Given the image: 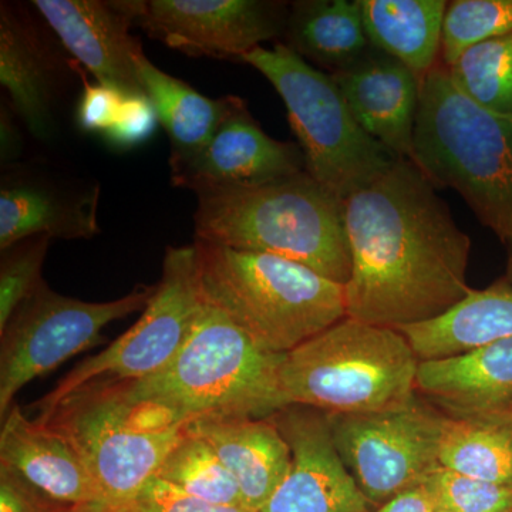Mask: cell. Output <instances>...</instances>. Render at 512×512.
Listing matches in <instances>:
<instances>
[{"instance_id": "28", "label": "cell", "mask_w": 512, "mask_h": 512, "mask_svg": "<svg viewBox=\"0 0 512 512\" xmlns=\"http://www.w3.org/2000/svg\"><path fill=\"white\" fill-rule=\"evenodd\" d=\"M447 70L458 89L480 106L512 113V32L471 47Z\"/></svg>"}, {"instance_id": "11", "label": "cell", "mask_w": 512, "mask_h": 512, "mask_svg": "<svg viewBox=\"0 0 512 512\" xmlns=\"http://www.w3.org/2000/svg\"><path fill=\"white\" fill-rule=\"evenodd\" d=\"M446 414L421 402L389 412L329 414L333 446L370 505L426 484L440 466Z\"/></svg>"}, {"instance_id": "3", "label": "cell", "mask_w": 512, "mask_h": 512, "mask_svg": "<svg viewBox=\"0 0 512 512\" xmlns=\"http://www.w3.org/2000/svg\"><path fill=\"white\" fill-rule=\"evenodd\" d=\"M412 161L436 188H451L507 248L512 286V113L461 92L443 64L420 84Z\"/></svg>"}, {"instance_id": "17", "label": "cell", "mask_w": 512, "mask_h": 512, "mask_svg": "<svg viewBox=\"0 0 512 512\" xmlns=\"http://www.w3.org/2000/svg\"><path fill=\"white\" fill-rule=\"evenodd\" d=\"M332 77L360 127L393 156L412 160L419 77L375 47Z\"/></svg>"}, {"instance_id": "5", "label": "cell", "mask_w": 512, "mask_h": 512, "mask_svg": "<svg viewBox=\"0 0 512 512\" xmlns=\"http://www.w3.org/2000/svg\"><path fill=\"white\" fill-rule=\"evenodd\" d=\"M204 301L259 348L286 355L348 316L345 285L281 256L195 241Z\"/></svg>"}, {"instance_id": "14", "label": "cell", "mask_w": 512, "mask_h": 512, "mask_svg": "<svg viewBox=\"0 0 512 512\" xmlns=\"http://www.w3.org/2000/svg\"><path fill=\"white\" fill-rule=\"evenodd\" d=\"M271 420L288 441L292 463L259 512H372L333 446L328 413L288 406Z\"/></svg>"}, {"instance_id": "6", "label": "cell", "mask_w": 512, "mask_h": 512, "mask_svg": "<svg viewBox=\"0 0 512 512\" xmlns=\"http://www.w3.org/2000/svg\"><path fill=\"white\" fill-rule=\"evenodd\" d=\"M419 365L402 332L346 316L286 353L279 383L286 407L328 414L389 412L416 399Z\"/></svg>"}, {"instance_id": "4", "label": "cell", "mask_w": 512, "mask_h": 512, "mask_svg": "<svg viewBox=\"0 0 512 512\" xmlns=\"http://www.w3.org/2000/svg\"><path fill=\"white\" fill-rule=\"evenodd\" d=\"M195 241L281 256L348 284L343 202L303 171L274 183L198 192Z\"/></svg>"}, {"instance_id": "19", "label": "cell", "mask_w": 512, "mask_h": 512, "mask_svg": "<svg viewBox=\"0 0 512 512\" xmlns=\"http://www.w3.org/2000/svg\"><path fill=\"white\" fill-rule=\"evenodd\" d=\"M62 70L35 23L9 3L0 6V83L36 140L56 131L55 107Z\"/></svg>"}, {"instance_id": "26", "label": "cell", "mask_w": 512, "mask_h": 512, "mask_svg": "<svg viewBox=\"0 0 512 512\" xmlns=\"http://www.w3.org/2000/svg\"><path fill=\"white\" fill-rule=\"evenodd\" d=\"M440 466L461 476L512 485V409L473 416L446 414Z\"/></svg>"}, {"instance_id": "30", "label": "cell", "mask_w": 512, "mask_h": 512, "mask_svg": "<svg viewBox=\"0 0 512 512\" xmlns=\"http://www.w3.org/2000/svg\"><path fill=\"white\" fill-rule=\"evenodd\" d=\"M52 238L37 235L16 242L0 258V330L13 312L42 284V269Z\"/></svg>"}, {"instance_id": "20", "label": "cell", "mask_w": 512, "mask_h": 512, "mask_svg": "<svg viewBox=\"0 0 512 512\" xmlns=\"http://www.w3.org/2000/svg\"><path fill=\"white\" fill-rule=\"evenodd\" d=\"M188 430L217 454L249 510L261 511L291 468V448L271 417H204L188 423Z\"/></svg>"}, {"instance_id": "21", "label": "cell", "mask_w": 512, "mask_h": 512, "mask_svg": "<svg viewBox=\"0 0 512 512\" xmlns=\"http://www.w3.org/2000/svg\"><path fill=\"white\" fill-rule=\"evenodd\" d=\"M416 389L446 409L448 416L512 409V338L420 362Z\"/></svg>"}, {"instance_id": "2", "label": "cell", "mask_w": 512, "mask_h": 512, "mask_svg": "<svg viewBox=\"0 0 512 512\" xmlns=\"http://www.w3.org/2000/svg\"><path fill=\"white\" fill-rule=\"evenodd\" d=\"M284 356L259 348L205 302L183 348L164 369L121 383L130 402L173 426L211 416L266 419L286 407L279 383Z\"/></svg>"}, {"instance_id": "36", "label": "cell", "mask_w": 512, "mask_h": 512, "mask_svg": "<svg viewBox=\"0 0 512 512\" xmlns=\"http://www.w3.org/2000/svg\"><path fill=\"white\" fill-rule=\"evenodd\" d=\"M23 140L12 110L2 106L0 110V161L3 167L18 160L22 154Z\"/></svg>"}, {"instance_id": "24", "label": "cell", "mask_w": 512, "mask_h": 512, "mask_svg": "<svg viewBox=\"0 0 512 512\" xmlns=\"http://www.w3.org/2000/svg\"><path fill=\"white\" fill-rule=\"evenodd\" d=\"M370 43L423 80L440 64L446 0H359Z\"/></svg>"}, {"instance_id": "16", "label": "cell", "mask_w": 512, "mask_h": 512, "mask_svg": "<svg viewBox=\"0 0 512 512\" xmlns=\"http://www.w3.org/2000/svg\"><path fill=\"white\" fill-rule=\"evenodd\" d=\"M99 198L97 184L9 170L0 185V251L37 235L96 237L100 234Z\"/></svg>"}, {"instance_id": "13", "label": "cell", "mask_w": 512, "mask_h": 512, "mask_svg": "<svg viewBox=\"0 0 512 512\" xmlns=\"http://www.w3.org/2000/svg\"><path fill=\"white\" fill-rule=\"evenodd\" d=\"M170 168L174 187L195 194L274 183L306 171L301 147L268 136L241 97L211 140L190 156L170 158Z\"/></svg>"}, {"instance_id": "23", "label": "cell", "mask_w": 512, "mask_h": 512, "mask_svg": "<svg viewBox=\"0 0 512 512\" xmlns=\"http://www.w3.org/2000/svg\"><path fill=\"white\" fill-rule=\"evenodd\" d=\"M284 45L329 74L342 72L373 49L359 0L289 3Z\"/></svg>"}, {"instance_id": "37", "label": "cell", "mask_w": 512, "mask_h": 512, "mask_svg": "<svg viewBox=\"0 0 512 512\" xmlns=\"http://www.w3.org/2000/svg\"><path fill=\"white\" fill-rule=\"evenodd\" d=\"M436 508L437 505L426 485H420L379 505L377 510L372 512H434Z\"/></svg>"}, {"instance_id": "15", "label": "cell", "mask_w": 512, "mask_h": 512, "mask_svg": "<svg viewBox=\"0 0 512 512\" xmlns=\"http://www.w3.org/2000/svg\"><path fill=\"white\" fill-rule=\"evenodd\" d=\"M30 5L97 83L124 94H146L136 63L143 47L131 36L134 22L123 0H33Z\"/></svg>"}, {"instance_id": "31", "label": "cell", "mask_w": 512, "mask_h": 512, "mask_svg": "<svg viewBox=\"0 0 512 512\" xmlns=\"http://www.w3.org/2000/svg\"><path fill=\"white\" fill-rule=\"evenodd\" d=\"M437 508L451 512H512V485L488 483L440 467L426 481Z\"/></svg>"}, {"instance_id": "10", "label": "cell", "mask_w": 512, "mask_h": 512, "mask_svg": "<svg viewBox=\"0 0 512 512\" xmlns=\"http://www.w3.org/2000/svg\"><path fill=\"white\" fill-rule=\"evenodd\" d=\"M156 285H138L116 301L86 302L60 295L45 281L0 330V419L23 387L104 342L103 329L143 312Z\"/></svg>"}, {"instance_id": "29", "label": "cell", "mask_w": 512, "mask_h": 512, "mask_svg": "<svg viewBox=\"0 0 512 512\" xmlns=\"http://www.w3.org/2000/svg\"><path fill=\"white\" fill-rule=\"evenodd\" d=\"M512 32V0H451L441 29L440 63L453 66L471 47Z\"/></svg>"}, {"instance_id": "7", "label": "cell", "mask_w": 512, "mask_h": 512, "mask_svg": "<svg viewBox=\"0 0 512 512\" xmlns=\"http://www.w3.org/2000/svg\"><path fill=\"white\" fill-rule=\"evenodd\" d=\"M241 63L258 70L284 100L306 173L339 201L372 183L396 160L357 123L332 74L284 43L256 47Z\"/></svg>"}, {"instance_id": "34", "label": "cell", "mask_w": 512, "mask_h": 512, "mask_svg": "<svg viewBox=\"0 0 512 512\" xmlns=\"http://www.w3.org/2000/svg\"><path fill=\"white\" fill-rule=\"evenodd\" d=\"M72 67L83 83L82 96L76 110L77 126L83 133L100 134L103 137L116 120L127 94L101 83H90L79 63L74 62Z\"/></svg>"}, {"instance_id": "22", "label": "cell", "mask_w": 512, "mask_h": 512, "mask_svg": "<svg viewBox=\"0 0 512 512\" xmlns=\"http://www.w3.org/2000/svg\"><path fill=\"white\" fill-rule=\"evenodd\" d=\"M420 362L446 359L512 338V286L503 278L471 289L454 308L433 320L399 329Z\"/></svg>"}, {"instance_id": "12", "label": "cell", "mask_w": 512, "mask_h": 512, "mask_svg": "<svg viewBox=\"0 0 512 512\" xmlns=\"http://www.w3.org/2000/svg\"><path fill=\"white\" fill-rule=\"evenodd\" d=\"M134 25L188 56L241 63L284 37L289 3L278 0H123Z\"/></svg>"}, {"instance_id": "32", "label": "cell", "mask_w": 512, "mask_h": 512, "mask_svg": "<svg viewBox=\"0 0 512 512\" xmlns=\"http://www.w3.org/2000/svg\"><path fill=\"white\" fill-rule=\"evenodd\" d=\"M82 512H255L244 507H222L191 497L153 477L136 497L123 504L103 505Z\"/></svg>"}, {"instance_id": "1", "label": "cell", "mask_w": 512, "mask_h": 512, "mask_svg": "<svg viewBox=\"0 0 512 512\" xmlns=\"http://www.w3.org/2000/svg\"><path fill=\"white\" fill-rule=\"evenodd\" d=\"M343 224L349 318L399 330L439 318L470 293L471 239L412 160L397 157L350 194Z\"/></svg>"}, {"instance_id": "35", "label": "cell", "mask_w": 512, "mask_h": 512, "mask_svg": "<svg viewBox=\"0 0 512 512\" xmlns=\"http://www.w3.org/2000/svg\"><path fill=\"white\" fill-rule=\"evenodd\" d=\"M0 512H80L56 503L9 467L0 464Z\"/></svg>"}, {"instance_id": "18", "label": "cell", "mask_w": 512, "mask_h": 512, "mask_svg": "<svg viewBox=\"0 0 512 512\" xmlns=\"http://www.w3.org/2000/svg\"><path fill=\"white\" fill-rule=\"evenodd\" d=\"M0 464L74 510L103 504L96 481L69 440L52 427L30 420L19 404H13L2 419Z\"/></svg>"}, {"instance_id": "8", "label": "cell", "mask_w": 512, "mask_h": 512, "mask_svg": "<svg viewBox=\"0 0 512 512\" xmlns=\"http://www.w3.org/2000/svg\"><path fill=\"white\" fill-rule=\"evenodd\" d=\"M37 423L59 431L79 453L103 497L100 507L136 497L187 429L161 423L114 380L80 387Z\"/></svg>"}, {"instance_id": "9", "label": "cell", "mask_w": 512, "mask_h": 512, "mask_svg": "<svg viewBox=\"0 0 512 512\" xmlns=\"http://www.w3.org/2000/svg\"><path fill=\"white\" fill-rule=\"evenodd\" d=\"M204 305L195 245L168 247L163 275L140 319L33 404L35 420L47 419L66 397L96 380L134 382L156 375L183 348Z\"/></svg>"}, {"instance_id": "25", "label": "cell", "mask_w": 512, "mask_h": 512, "mask_svg": "<svg viewBox=\"0 0 512 512\" xmlns=\"http://www.w3.org/2000/svg\"><path fill=\"white\" fill-rule=\"evenodd\" d=\"M138 79L171 141V157L201 150L234 107L238 96L210 99L190 84L158 69L144 52L137 56Z\"/></svg>"}, {"instance_id": "27", "label": "cell", "mask_w": 512, "mask_h": 512, "mask_svg": "<svg viewBox=\"0 0 512 512\" xmlns=\"http://www.w3.org/2000/svg\"><path fill=\"white\" fill-rule=\"evenodd\" d=\"M156 477L205 503L247 508L237 481L212 448L188 430V424L184 436L164 458Z\"/></svg>"}, {"instance_id": "33", "label": "cell", "mask_w": 512, "mask_h": 512, "mask_svg": "<svg viewBox=\"0 0 512 512\" xmlns=\"http://www.w3.org/2000/svg\"><path fill=\"white\" fill-rule=\"evenodd\" d=\"M158 124L156 107L146 94H127L116 120L103 138L114 150H133L153 137Z\"/></svg>"}, {"instance_id": "38", "label": "cell", "mask_w": 512, "mask_h": 512, "mask_svg": "<svg viewBox=\"0 0 512 512\" xmlns=\"http://www.w3.org/2000/svg\"><path fill=\"white\" fill-rule=\"evenodd\" d=\"M434 512H451V511L443 510V508H436V511H434Z\"/></svg>"}]
</instances>
